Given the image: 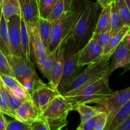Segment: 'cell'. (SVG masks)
Masks as SVG:
<instances>
[{"label": "cell", "instance_id": "obj_1", "mask_svg": "<svg viewBox=\"0 0 130 130\" xmlns=\"http://www.w3.org/2000/svg\"><path fill=\"white\" fill-rule=\"evenodd\" d=\"M101 7L98 2L86 0L80 12L70 38L73 40L79 50L83 48L91 38L97 22L98 11Z\"/></svg>", "mask_w": 130, "mask_h": 130}, {"label": "cell", "instance_id": "obj_2", "mask_svg": "<svg viewBox=\"0 0 130 130\" xmlns=\"http://www.w3.org/2000/svg\"><path fill=\"white\" fill-rule=\"evenodd\" d=\"M110 57L102 56L88 67L60 93L63 96H69L85 86L107 76L109 71Z\"/></svg>", "mask_w": 130, "mask_h": 130}, {"label": "cell", "instance_id": "obj_3", "mask_svg": "<svg viewBox=\"0 0 130 130\" xmlns=\"http://www.w3.org/2000/svg\"><path fill=\"white\" fill-rule=\"evenodd\" d=\"M72 105L61 94L56 96L41 113V119L48 130H62L68 124L67 116Z\"/></svg>", "mask_w": 130, "mask_h": 130}, {"label": "cell", "instance_id": "obj_4", "mask_svg": "<svg viewBox=\"0 0 130 130\" xmlns=\"http://www.w3.org/2000/svg\"><path fill=\"white\" fill-rule=\"evenodd\" d=\"M64 50L63 71L58 91L60 93L80 74L83 67L79 65L80 50L71 38L62 45Z\"/></svg>", "mask_w": 130, "mask_h": 130}, {"label": "cell", "instance_id": "obj_5", "mask_svg": "<svg viewBox=\"0 0 130 130\" xmlns=\"http://www.w3.org/2000/svg\"><path fill=\"white\" fill-rule=\"evenodd\" d=\"M130 100V87L118 91H113L111 94L104 98L93 102L102 107L107 112V126L111 122L118 110Z\"/></svg>", "mask_w": 130, "mask_h": 130}, {"label": "cell", "instance_id": "obj_6", "mask_svg": "<svg viewBox=\"0 0 130 130\" xmlns=\"http://www.w3.org/2000/svg\"><path fill=\"white\" fill-rule=\"evenodd\" d=\"M20 15H14L7 20L8 31L11 55L17 57L22 56L20 31Z\"/></svg>", "mask_w": 130, "mask_h": 130}, {"label": "cell", "instance_id": "obj_7", "mask_svg": "<svg viewBox=\"0 0 130 130\" xmlns=\"http://www.w3.org/2000/svg\"><path fill=\"white\" fill-rule=\"evenodd\" d=\"M60 94L59 91L45 83L32 91L30 95L32 102L41 114L52 100Z\"/></svg>", "mask_w": 130, "mask_h": 130}, {"label": "cell", "instance_id": "obj_8", "mask_svg": "<svg viewBox=\"0 0 130 130\" xmlns=\"http://www.w3.org/2000/svg\"><path fill=\"white\" fill-rule=\"evenodd\" d=\"M7 59L11 66L14 77L20 83L24 78L36 72L32 60H27L23 56L17 57L11 55Z\"/></svg>", "mask_w": 130, "mask_h": 130}, {"label": "cell", "instance_id": "obj_9", "mask_svg": "<svg viewBox=\"0 0 130 130\" xmlns=\"http://www.w3.org/2000/svg\"><path fill=\"white\" fill-rule=\"evenodd\" d=\"M110 59L111 62L106 76L108 79L115 70L121 67H126L130 64V48L124 39L116 48Z\"/></svg>", "mask_w": 130, "mask_h": 130}, {"label": "cell", "instance_id": "obj_10", "mask_svg": "<svg viewBox=\"0 0 130 130\" xmlns=\"http://www.w3.org/2000/svg\"><path fill=\"white\" fill-rule=\"evenodd\" d=\"M104 48L94 38H91L82 49L80 50L79 65L81 67L89 65L102 56Z\"/></svg>", "mask_w": 130, "mask_h": 130}, {"label": "cell", "instance_id": "obj_11", "mask_svg": "<svg viewBox=\"0 0 130 130\" xmlns=\"http://www.w3.org/2000/svg\"><path fill=\"white\" fill-rule=\"evenodd\" d=\"M109 79L106 76H104L85 86L71 96H101L105 97L113 92L109 87Z\"/></svg>", "mask_w": 130, "mask_h": 130}, {"label": "cell", "instance_id": "obj_12", "mask_svg": "<svg viewBox=\"0 0 130 130\" xmlns=\"http://www.w3.org/2000/svg\"><path fill=\"white\" fill-rule=\"evenodd\" d=\"M21 14L26 24L28 30L35 27L39 18V8L37 0H19Z\"/></svg>", "mask_w": 130, "mask_h": 130}, {"label": "cell", "instance_id": "obj_13", "mask_svg": "<svg viewBox=\"0 0 130 130\" xmlns=\"http://www.w3.org/2000/svg\"><path fill=\"white\" fill-rule=\"evenodd\" d=\"M15 119L29 124L42 120L41 114L31 100H25L17 109Z\"/></svg>", "mask_w": 130, "mask_h": 130}, {"label": "cell", "instance_id": "obj_14", "mask_svg": "<svg viewBox=\"0 0 130 130\" xmlns=\"http://www.w3.org/2000/svg\"><path fill=\"white\" fill-rule=\"evenodd\" d=\"M63 64H64V50H63V46H62L58 48L57 52L55 61L54 62L53 70H52V80L49 83L51 88L57 91L63 75Z\"/></svg>", "mask_w": 130, "mask_h": 130}, {"label": "cell", "instance_id": "obj_15", "mask_svg": "<svg viewBox=\"0 0 130 130\" xmlns=\"http://www.w3.org/2000/svg\"><path fill=\"white\" fill-rule=\"evenodd\" d=\"M28 31L30 36V50H32L34 53L35 59L46 57L48 52L41 39L37 25Z\"/></svg>", "mask_w": 130, "mask_h": 130}, {"label": "cell", "instance_id": "obj_16", "mask_svg": "<svg viewBox=\"0 0 130 130\" xmlns=\"http://www.w3.org/2000/svg\"><path fill=\"white\" fill-rule=\"evenodd\" d=\"M58 50L50 52L46 57L37 58L36 62L42 74L48 79L49 83L52 80V73Z\"/></svg>", "mask_w": 130, "mask_h": 130}, {"label": "cell", "instance_id": "obj_17", "mask_svg": "<svg viewBox=\"0 0 130 130\" xmlns=\"http://www.w3.org/2000/svg\"><path fill=\"white\" fill-rule=\"evenodd\" d=\"M130 30V27L128 26H123L120 30H118L110 39L109 43L104 48L103 50V56L111 57L113 52L118 45L123 41L126 38L128 33Z\"/></svg>", "mask_w": 130, "mask_h": 130}, {"label": "cell", "instance_id": "obj_18", "mask_svg": "<svg viewBox=\"0 0 130 130\" xmlns=\"http://www.w3.org/2000/svg\"><path fill=\"white\" fill-rule=\"evenodd\" d=\"M72 110H76L79 113L81 118V123H85L93 118L98 114L105 111L102 107H95L87 105L85 104H80L72 107Z\"/></svg>", "mask_w": 130, "mask_h": 130}, {"label": "cell", "instance_id": "obj_19", "mask_svg": "<svg viewBox=\"0 0 130 130\" xmlns=\"http://www.w3.org/2000/svg\"><path fill=\"white\" fill-rule=\"evenodd\" d=\"M102 8V10L98 17L93 34H99L110 30V4Z\"/></svg>", "mask_w": 130, "mask_h": 130}, {"label": "cell", "instance_id": "obj_20", "mask_svg": "<svg viewBox=\"0 0 130 130\" xmlns=\"http://www.w3.org/2000/svg\"><path fill=\"white\" fill-rule=\"evenodd\" d=\"M0 50L7 58L11 55L10 48L7 22L3 15L0 22Z\"/></svg>", "mask_w": 130, "mask_h": 130}, {"label": "cell", "instance_id": "obj_21", "mask_svg": "<svg viewBox=\"0 0 130 130\" xmlns=\"http://www.w3.org/2000/svg\"><path fill=\"white\" fill-rule=\"evenodd\" d=\"M20 19V31H21V44L22 50V56L27 60H31V50H30V36L27 27L23 18Z\"/></svg>", "mask_w": 130, "mask_h": 130}, {"label": "cell", "instance_id": "obj_22", "mask_svg": "<svg viewBox=\"0 0 130 130\" xmlns=\"http://www.w3.org/2000/svg\"><path fill=\"white\" fill-rule=\"evenodd\" d=\"M1 5L3 15L6 21L14 15L21 14L19 0H2Z\"/></svg>", "mask_w": 130, "mask_h": 130}, {"label": "cell", "instance_id": "obj_23", "mask_svg": "<svg viewBox=\"0 0 130 130\" xmlns=\"http://www.w3.org/2000/svg\"><path fill=\"white\" fill-rule=\"evenodd\" d=\"M53 22L50 21L48 19L39 18L37 24V27L39 31V36L47 51H48V44H49L50 38L52 32Z\"/></svg>", "mask_w": 130, "mask_h": 130}, {"label": "cell", "instance_id": "obj_24", "mask_svg": "<svg viewBox=\"0 0 130 130\" xmlns=\"http://www.w3.org/2000/svg\"><path fill=\"white\" fill-rule=\"evenodd\" d=\"M130 116V100L127 102L119 110L112 120L104 130H114Z\"/></svg>", "mask_w": 130, "mask_h": 130}, {"label": "cell", "instance_id": "obj_25", "mask_svg": "<svg viewBox=\"0 0 130 130\" xmlns=\"http://www.w3.org/2000/svg\"><path fill=\"white\" fill-rule=\"evenodd\" d=\"M0 112L15 119V114L11 108L5 87L0 79Z\"/></svg>", "mask_w": 130, "mask_h": 130}, {"label": "cell", "instance_id": "obj_26", "mask_svg": "<svg viewBox=\"0 0 130 130\" xmlns=\"http://www.w3.org/2000/svg\"><path fill=\"white\" fill-rule=\"evenodd\" d=\"M123 26H124V25L114 0L110 3V30L112 31H118Z\"/></svg>", "mask_w": 130, "mask_h": 130}, {"label": "cell", "instance_id": "obj_27", "mask_svg": "<svg viewBox=\"0 0 130 130\" xmlns=\"http://www.w3.org/2000/svg\"><path fill=\"white\" fill-rule=\"evenodd\" d=\"M20 83L24 86L25 90L29 93V95H30V93L35 90H36L37 88L45 84L39 78L38 75L37 74L36 72H34L30 76L24 78L20 82Z\"/></svg>", "mask_w": 130, "mask_h": 130}, {"label": "cell", "instance_id": "obj_28", "mask_svg": "<svg viewBox=\"0 0 130 130\" xmlns=\"http://www.w3.org/2000/svg\"><path fill=\"white\" fill-rule=\"evenodd\" d=\"M57 1V0H38V5L40 18L48 19Z\"/></svg>", "mask_w": 130, "mask_h": 130}, {"label": "cell", "instance_id": "obj_29", "mask_svg": "<svg viewBox=\"0 0 130 130\" xmlns=\"http://www.w3.org/2000/svg\"><path fill=\"white\" fill-rule=\"evenodd\" d=\"M115 2L123 24L130 27V11L125 0H115Z\"/></svg>", "mask_w": 130, "mask_h": 130}, {"label": "cell", "instance_id": "obj_30", "mask_svg": "<svg viewBox=\"0 0 130 130\" xmlns=\"http://www.w3.org/2000/svg\"><path fill=\"white\" fill-rule=\"evenodd\" d=\"M66 10V0H57L54 7L52 9L50 15L48 17V20L52 22L59 19Z\"/></svg>", "mask_w": 130, "mask_h": 130}, {"label": "cell", "instance_id": "obj_31", "mask_svg": "<svg viewBox=\"0 0 130 130\" xmlns=\"http://www.w3.org/2000/svg\"><path fill=\"white\" fill-rule=\"evenodd\" d=\"M118 31H112V30H110L109 31L99 33V34H93L91 38H94L102 47L104 48L107 44L109 41L110 40L112 37Z\"/></svg>", "mask_w": 130, "mask_h": 130}, {"label": "cell", "instance_id": "obj_32", "mask_svg": "<svg viewBox=\"0 0 130 130\" xmlns=\"http://www.w3.org/2000/svg\"><path fill=\"white\" fill-rule=\"evenodd\" d=\"M6 130H31V124L14 119L13 120L8 121Z\"/></svg>", "mask_w": 130, "mask_h": 130}, {"label": "cell", "instance_id": "obj_33", "mask_svg": "<svg viewBox=\"0 0 130 130\" xmlns=\"http://www.w3.org/2000/svg\"><path fill=\"white\" fill-rule=\"evenodd\" d=\"M0 74L13 76L12 69L6 56L0 50Z\"/></svg>", "mask_w": 130, "mask_h": 130}, {"label": "cell", "instance_id": "obj_34", "mask_svg": "<svg viewBox=\"0 0 130 130\" xmlns=\"http://www.w3.org/2000/svg\"><path fill=\"white\" fill-rule=\"evenodd\" d=\"M6 91L7 92L8 97V100L9 103H10V105L11 108L12 109V110H13V112H15V111H16L17 109L22 105L23 102H24L25 100H24L23 99H20V98L18 97L17 96L15 95L14 94H13L10 91H9L7 88H6Z\"/></svg>", "mask_w": 130, "mask_h": 130}, {"label": "cell", "instance_id": "obj_35", "mask_svg": "<svg viewBox=\"0 0 130 130\" xmlns=\"http://www.w3.org/2000/svg\"><path fill=\"white\" fill-rule=\"evenodd\" d=\"M102 113V112H101ZM100 114L85 123H80L77 129L79 130H93L99 119Z\"/></svg>", "mask_w": 130, "mask_h": 130}, {"label": "cell", "instance_id": "obj_36", "mask_svg": "<svg viewBox=\"0 0 130 130\" xmlns=\"http://www.w3.org/2000/svg\"><path fill=\"white\" fill-rule=\"evenodd\" d=\"M108 114L106 111H104L100 114L99 119L93 130H104L107 123Z\"/></svg>", "mask_w": 130, "mask_h": 130}, {"label": "cell", "instance_id": "obj_37", "mask_svg": "<svg viewBox=\"0 0 130 130\" xmlns=\"http://www.w3.org/2000/svg\"><path fill=\"white\" fill-rule=\"evenodd\" d=\"M31 130H48V128L44 121L41 120L32 123Z\"/></svg>", "mask_w": 130, "mask_h": 130}, {"label": "cell", "instance_id": "obj_38", "mask_svg": "<svg viewBox=\"0 0 130 130\" xmlns=\"http://www.w3.org/2000/svg\"><path fill=\"white\" fill-rule=\"evenodd\" d=\"M114 130H130V116Z\"/></svg>", "mask_w": 130, "mask_h": 130}, {"label": "cell", "instance_id": "obj_39", "mask_svg": "<svg viewBox=\"0 0 130 130\" xmlns=\"http://www.w3.org/2000/svg\"><path fill=\"white\" fill-rule=\"evenodd\" d=\"M5 114L0 112V130H6L8 120L5 118Z\"/></svg>", "mask_w": 130, "mask_h": 130}, {"label": "cell", "instance_id": "obj_40", "mask_svg": "<svg viewBox=\"0 0 130 130\" xmlns=\"http://www.w3.org/2000/svg\"><path fill=\"white\" fill-rule=\"evenodd\" d=\"M114 0H99L98 3L100 4L101 8L105 7L107 5H110L112 1H114Z\"/></svg>", "mask_w": 130, "mask_h": 130}, {"label": "cell", "instance_id": "obj_41", "mask_svg": "<svg viewBox=\"0 0 130 130\" xmlns=\"http://www.w3.org/2000/svg\"><path fill=\"white\" fill-rule=\"evenodd\" d=\"M126 3L127 5H128V7L129 8V11H130V0H125Z\"/></svg>", "mask_w": 130, "mask_h": 130}, {"label": "cell", "instance_id": "obj_42", "mask_svg": "<svg viewBox=\"0 0 130 130\" xmlns=\"http://www.w3.org/2000/svg\"><path fill=\"white\" fill-rule=\"evenodd\" d=\"M130 71V64L128 66V67H126V68L125 69V70H124V71L123 73H124V72H127V71Z\"/></svg>", "mask_w": 130, "mask_h": 130}, {"label": "cell", "instance_id": "obj_43", "mask_svg": "<svg viewBox=\"0 0 130 130\" xmlns=\"http://www.w3.org/2000/svg\"><path fill=\"white\" fill-rule=\"evenodd\" d=\"M3 13H2V9H1V5L0 4V22H1V16H2Z\"/></svg>", "mask_w": 130, "mask_h": 130}, {"label": "cell", "instance_id": "obj_44", "mask_svg": "<svg viewBox=\"0 0 130 130\" xmlns=\"http://www.w3.org/2000/svg\"><path fill=\"white\" fill-rule=\"evenodd\" d=\"M124 40H125V39H124ZM125 41L126 42V44L127 45H128V46L130 48V39L129 40H125Z\"/></svg>", "mask_w": 130, "mask_h": 130}, {"label": "cell", "instance_id": "obj_45", "mask_svg": "<svg viewBox=\"0 0 130 130\" xmlns=\"http://www.w3.org/2000/svg\"><path fill=\"white\" fill-rule=\"evenodd\" d=\"M1 1H2V0H0V4L1 3Z\"/></svg>", "mask_w": 130, "mask_h": 130}, {"label": "cell", "instance_id": "obj_46", "mask_svg": "<svg viewBox=\"0 0 130 130\" xmlns=\"http://www.w3.org/2000/svg\"><path fill=\"white\" fill-rule=\"evenodd\" d=\"M96 2H98V1H99V0H96Z\"/></svg>", "mask_w": 130, "mask_h": 130}, {"label": "cell", "instance_id": "obj_47", "mask_svg": "<svg viewBox=\"0 0 130 130\" xmlns=\"http://www.w3.org/2000/svg\"><path fill=\"white\" fill-rule=\"evenodd\" d=\"M63 130H67V129H63Z\"/></svg>", "mask_w": 130, "mask_h": 130}, {"label": "cell", "instance_id": "obj_48", "mask_svg": "<svg viewBox=\"0 0 130 130\" xmlns=\"http://www.w3.org/2000/svg\"><path fill=\"white\" fill-rule=\"evenodd\" d=\"M38 0H37V2H38Z\"/></svg>", "mask_w": 130, "mask_h": 130}]
</instances>
